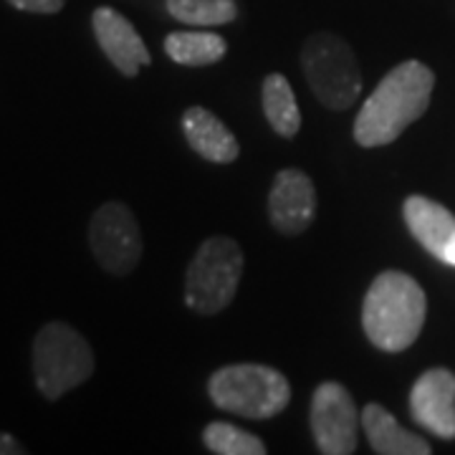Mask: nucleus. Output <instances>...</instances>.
Instances as JSON below:
<instances>
[{"instance_id":"obj_1","label":"nucleus","mask_w":455,"mask_h":455,"mask_svg":"<svg viewBox=\"0 0 455 455\" xmlns=\"http://www.w3.org/2000/svg\"><path fill=\"white\" fill-rule=\"evenodd\" d=\"M433 86L435 74L423 61L407 59L395 66L359 109L355 119L357 145L367 149L392 145L427 112Z\"/></svg>"},{"instance_id":"obj_2","label":"nucleus","mask_w":455,"mask_h":455,"mask_svg":"<svg viewBox=\"0 0 455 455\" xmlns=\"http://www.w3.org/2000/svg\"><path fill=\"white\" fill-rule=\"evenodd\" d=\"M427 299L420 283L403 271L374 278L362 304V329L382 352H403L420 337Z\"/></svg>"},{"instance_id":"obj_3","label":"nucleus","mask_w":455,"mask_h":455,"mask_svg":"<svg viewBox=\"0 0 455 455\" xmlns=\"http://www.w3.org/2000/svg\"><path fill=\"white\" fill-rule=\"evenodd\" d=\"M212 405L248 420H268L283 412L291 400V385L268 364H228L211 374Z\"/></svg>"},{"instance_id":"obj_4","label":"nucleus","mask_w":455,"mask_h":455,"mask_svg":"<svg viewBox=\"0 0 455 455\" xmlns=\"http://www.w3.org/2000/svg\"><path fill=\"white\" fill-rule=\"evenodd\" d=\"M97 367L89 341L74 326L49 322L33 339V379L46 400H59L84 385Z\"/></svg>"},{"instance_id":"obj_5","label":"nucleus","mask_w":455,"mask_h":455,"mask_svg":"<svg viewBox=\"0 0 455 455\" xmlns=\"http://www.w3.org/2000/svg\"><path fill=\"white\" fill-rule=\"evenodd\" d=\"M243 251L228 235L203 241L185 274V304L197 314H218L235 299L243 276Z\"/></svg>"},{"instance_id":"obj_6","label":"nucleus","mask_w":455,"mask_h":455,"mask_svg":"<svg viewBox=\"0 0 455 455\" xmlns=\"http://www.w3.org/2000/svg\"><path fill=\"white\" fill-rule=\"evenodd\" d=\"M301 68L314 97L326 109L344 112L362 94V68L352 46L337 33H314L304 41Z\"/></svg>"},{"instance_id":"obj_7","label":"nucleus","mask_w":455,"mask_h":455,"mask_svg":"<svg viewBox=\"0 0 455 455\" xmlns=\"http://www.w3.org/2000/svg\"><path fill=\"white\" fill-rule=\"evenodd\" d=\"M89 245L97 263L112 276H127L142 259V230L134 212L119 203L109 200L99 205L89 223Z\"/></svg>"},{"instance_id":"obj_8","label":"nucleus","mask_w":455,"mask_h":455,"mask_svg":"<svg viewBox=\"0 0 455 455\" xmlns=\"http://www.w3.org/2000/svg\"><path fill=\"white\" fill-rule=\"evenodd\" d=\"M362 415L355 397L339 382H322L311 397V433L319 453L352 455L357 451Z\"/></svg>"},{"instance_id":"obj_9","label":"nucleus","mask_w":455,"mask_h":455,"mask_svg":"<svg viewBox=\"0 0 455 455\" xmlns=\"http://www.w3.org/2000/svg\"><path fill=\"white\" fill-rule=\"evenodd\" d=\"M314 215H316V190L309 175L293 167L281 170L268 193L271 226L283 235H299L314 223Z\"/></svg>"},{"instance_id":"obj_10","label":"nucleus","mask_w":455,"mask_h":455,"mask_svg":"<svg viewBox=\"0 0 455 455\" xmlns=\"http://www.w3.org/2000/svg\"><path fill=\"white\" fill-rule=\"evenodd\" d=\"M410 412L415 423L423 425L443 440L455 438V374L451 370H427L412 385Z\"/></svg>"},{"instance_id":"obj_11","label":"nucleus","mask_w":455,"mask_h":455,"mask_svg":"<svg viewBox=\"0 0 455 455\" xmlns=\"http://www.w3.org/2000/svg\"><path fill=\"white\" fill-rule=\"evenodd\" d=\"M92 28L97 36L99 49L107 53V59L122 76L134 79L140 68L152 64V56L147 51L142 36L132 26L130 18H124L119 11H114L109 5L97 8L92 16Z\"/></svg>"},{"instance_id":"obj_12","label":"nucleus","mask_w":455,"mask_h":455,"mask_svg":"<svg viewBox=\"0 0 455 455\" xmlns=\"http://www.w3.org/2000/svg\"><path fill=\"white\" fill-rule=\"evenodd\" d=\"M182 132H185L188 145L208 163H235L241 155V145H238L235 134L228 130L226 122H220L205 107H190L182 114Z\"/></svg>"},{"instance_id":"obj_13","label":"nucleus","mask_w":455,"mask_h":455,"mask_svg":"<svg viewBox=\"0 0 455 455\" xmlns=\"http://www.w3.org/2000/svg\"><path fill=\"white\" fill-rule=\"evenodd\" d=\"M403 215L415 241L438 260L443 259V251L455 233L453 212L430 197L410 196L403 205Z\"/></svg>"},{"instance_id":"obj_14","label":"nucleus","mask_w":455,"mask_h":455,"mask_svg":"<svg viewBox=\"0 0 455 455\" xmlns=\"http://www.w3.org/2000/svg\"><path fill=\"white\" fill-rule=\"evenodd\" d=\"M362 427L374 453L379 455H430L427 440L405 430L379 403H370L362 410Z\"/></svg>"},{"instance_id":"obj_15","label":"nucleus","mask_w":455,"mask_h":455,"mask_svg":"<svg viewBox=\"0 0 455 455\" xmlns=\"http://www.w3.org/2000/svg\"><path fill=\"white\" fill-rule=\"evenodd\" d=\"M260 97H263V114L278 137L286 140L296 137L301 130V112L289 79L283 74H268L260 84Z\"/></svg>"},{"instance_id":"obj_16","label":"nucleus","mask_w":455,"mask_h":455,"mask_svg":"<svg viewBox=\"0 0 455 455\" xmlns=\"http://www.w3.org/2000/svg\"><path fill=\"white\" fill-rule=\"evenodd\" d=\"M164 53L180 66H212L226 56L228 44L211 31H172L164 38Z\"/></svg>"},{"instance_id":"obj_17","label":"nucleus","mask_w":455,"mask_h":455,"mask_svg":"<svg viewBox=\"0 0 455 455\" xmlns=\"http://www.w3.org/2000/svg\"><path fill=\"white\" fill-rule=\"evenodd\" d=\"M167 13L188 26H226L238 18L235 0H167Z\"/></svg>"},{"instance_id":"obj_18","label":"nucleus","mask_w":455,"mask_h":455,"mask_svg":"<svg viewBox=\"0 0 455 455\" xmlns=\"http://www.w3.org/2000/svg\"><path fill=\"white\" fill-rule=\"evenodd\" d=\"M203 443L208 445V451H211V453H218V455H266L268 453L266 443H263L259 435L248 433V430L238 427V425L220 423V420H215V423H211L208 427H205V433H203Z\"/></svg>"},{"instance_id":"obj_19","label":"nucleus","mask_w":455,"mask_h":455,"mask_svg":"<svg viewBox=\"0 0 455 455\" xmlns=\"http://www.w3.org/2000/svg\"><path fill=\"white\" fill-rule=\"evenodd\" d=\"M8 5H13L16 11L23 13H38V16H53L61 13L66 0H5Z\"/></svg>"},{"instance_id":"obj_20","label":"nucleus","mask_w":455,"mask_h":455,"mask_svg":"<svg viewBox=\"0 0 455 455\" xmlns=\"http://www.w3.org/2000/svg\"><path fill=\"white\" fill-rule=\"evenodd\" d=\"M26 448L20 445V440H16L8 433H0V455H23Z\"/></svg>"},{"instance_id":"obj_21","label":"nucleus","mask_w":455,"mask_h":455,"mask_svg":"<svg viewBox=\"0 0 455 455\" xmlns=\"http://www.w3.org/2000/svg\"><path fill=\"white\" fill-rule=\"evenodd\" d=\"M443 263H448V266H455V233L453 238L448 241V245H445V251H443Z\"/></svg>"}]
</instances>
